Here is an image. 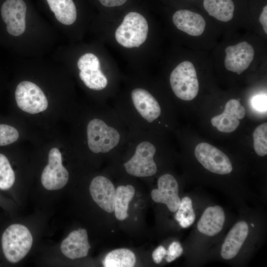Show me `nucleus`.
Listing matches in <instances>:
<instances>
[{
    "instance_id": "obj_4",
    "label": "nucleus",
    "mask_w": 267,
    "mask_h": 267,
    "mask_svg": "<svg viewBox=\"0 0 267 267\" xmlns=\"http://www.w3.org/2000/svg\"><path fill=\"white\" fill-rule=\"evenodd\" d=\"M170 83L174 94L182 100H192L198 94L197 73L190 61H184L177 66L171 73Z\"/></svg>"
},
{
    "instance_id": "obj_13",
    "label": "nucleus",
    "mask_w": 267,
    "mask_h": 267,
    "mask_svg": "<svg viewBox=\"0 0 267 267\" xmlns=\"http://www.w3.org/2000/svg\"><path fill=\"white\" fill-rule=\"evenodd\" d=\"M245 109L240 101L232 99L226 102L224 110L221 114L211 119V124L220 132L231 133L237 129L240 124L239 120L245 117Z\"/></svg>"
},
{
    "instance_id": "obj_17",
    "label": "nucleus",
    "mask_w": 267,
    "mask_h": 267,
    "mask_svg": "<svg viewBox=\"0 0 267 267\" xmlns=\"http://www.w3.org/2000/svg\"><path fill=\"white\" fill-rule=\"evenodd\" d=\"M249 232L248 226L244 221L237 222L226 235L222 245L221 254L225 260H230L238 253Z\"/></svg>"
},
{
    "instance_id": "obj_30",
    "label": "nucleus",
    "mask_w": 267,
    "mask_h": 267,
    "mask_svg": "<svg viewBox=\"0 0 267 267\" xmlns=\"http://www.w3.org/2000/svg\"><path fill=\"white\" fill-rule=\"evenodd\" d=\"M100 4L106 8H115L123 6L129 0H97Z\"/></svg>"
},
{
    "instance_id": "obj_28",
    "label": "nucleus",
    "mask_w": 267,
    "mask_h": 267,
    "mask_svg": "<svg viewBox=\"0 0 267 267\" xmlns=\"http://www.w3.org/2000/svg\"><path fill=\"white\" fill-rule=\"evenodd\" d=\"M182 253L183 249L181 244L178 242L174 241L169 246L165 259L167 262H172L180 256Z\"/></svg>"
},
{
    "instance_id": "obj_8",
    "label": "nucleus",
    "mask_w": 267,
    "mask_h": 267,
    "mask_svg": "<svg viewBox=\"0 0 267 267\" xmlns=\"http://www.w3.org/2000/svg\"><path fill=\"white\" fill-rule=\"evenodd\" d=\"M68 179L69 173L62 164L61 153L58 148H52L48 154V164L42 174L43 185L47 190H58L65 186Z\"/></svg>"
},
{
    "instance_id": "obj_26",
    "label": "nucleus",
    "mask_w": 267,
    "mask_h": 267,
    "mask_svg": "<svg viewBox=\"0 0 267 267\" xmlns=\"http://www.w3.org/2000/svg\"><path fill=\"white\" fill-rule=\"evenodd\" d=\"M254 148L260 156L267 154V123H265L256 128L253 133Z\"/></svg>"
},
{
    "instance_id": "obj_7",
    "label": "nucleus",
    "mask_w": 267,
    "mask_h": 267,
    "mask_svg": "<svg viewBox=\"0 0 267 267\" xmlns=\"http://www.w3.org/2000/svg\"><path fill=\"white\" fill-rule=\"evenodd\" d=\"M195 156L207 170L215 174L226 175L232 170V165L226 155L216 147L206 142L195 147Z\"/></svg>"
},
{
    "instance_id": "obj_2",
    "label": "nucleus",
    "mask_w": 267,
    "mask_h": 267,
    "mask_svg": "<svg viewBox=\"0 0 267 267\" xmlns=\"http://www.w3.org/2000/svg\"><path fill=\"white\" fill-rule=\"evenodd\" d=\"M148 25L145 18L136 11H130L124 17L115 33V39L126 48L139 47L146 40Z\"/></svg>"
},
{
    "instance_id": "obj_21",
    "label": "nucleus",
    "mask_w": 267,
    "mask_h": 267,
    "mask_svg": "<svg viewBox=\"0 0 267 267\" xmlns=\"http://www.w3.org/2000/svg\"><path fill=\"white\" fill-rule=\"evenodd\" d=\"M203 6L210 16L220 21L227 22L233 16L234 4L232 0H204Z\"/></svg>"
},
{
    "instance_id": "obj_32",
    "label": "nucleus",
    "mask_w": 267,
    "mask_h": 267,
    "mask_svg": "<svg viewBox=\"0 0 267 267\" xmlns=\"http://www.w3.org/2000/svg\"><path fill=\"white\" fill-rule=\"evenodd\" d=\"M259 21L262 24L265 32L267 33V6L264 7L260 16Z\"/></svg>"
},
{
    "instance_id": "obj_6",
    "label": "nucleus",
    "mask_w": 267,
    "mask_h": 267,
    "mask_svg": "<svg viewBox=\"0 0 267 267\" xmlns=\"http://www.w3.org/2000/svg\"><path fill=\"white\" fill-rule=\"evenodd\" d=\"M15 100L18 107L30 114L45 110L48 106L46 96L41 88L29 81H22L16 87Z\"/></svg>"
},
{
    "instance_id": "obj_10",
    "label": "nucleus",
    "mask_w": 267,
    "mask_h": 267,
    "mask_svg": "<svg viewBox=\"0 0 267 267\" xmlns=\"http://www.w3.org/2000/svg\"><path fill=\"white\" fill-rule=\"evenodd\" d=\"M77 66L80 70L79 77L88 88L95 90L106 88L108 81L100 69V61L95 55L85 53L79 59Z\"/></svg>"
},
{
    "instance_id": "obj_25",
    "label": "nucleus",
    "mask_w": 267,
    "mask_h": 267,
    "mask_svg": "<svg viewBox=\"0 0 267 267\" xmlns=\"http://www.w3.org/2000/svg\"><path fill=\"white\" fill-rule=\"evenodd\" d=\"M15 181V174L8 160L0 153V188L7 190L11 187Z\"/></svg>"
},
{
    "instance_id": "obj_9",
    "label": "nucleus",
    "mask_w": 267,
    "mask_h": 267,
    "mask_svg": "<svg viewBox=\"0 0 267 267\" xmlns=\"http://www.w3.org/2000/svg\"><path fill=\"white\" fill-rule=\"evenodd\" d=\"M26 9V4L23 0H5L2 3L1 18L9 35L18 37L24 32Z\"/></svg>"
},
{
    "instance_id": "obj_19",
    "label": "nucleus",
    "mask_w": 267,
    "mask_h": 267,
    "mask_svg": "<svg viewBox=\"0 0 267 267\" xmlns=\"http://www.w3.org/2000/svg\"><path fill=\"white\" fill-rule=\"evenodd\" d=\"M224 221V212L221 207H209L204 211L197 227L200 233L213 236L222 230Z\"/></svg>"
},
{
    "instance_id": "obj_33",
    "label": "nucleus",
    "mask_w": 267,
    "mask_h": 267,
    "mask_svg": "<svg viewBox=\"0 0 267 267\" xmlns=\"http://www.w3.org/2000/svg\"><path fill=\"white\" fill-rule=\"evenodd\" d=\"M251 225H252V226H254V224H252Z\"/></svg>"
},
{
    "instance_id": "obj_18",
    "label": "nucleus",
    "mask_w": 267,
    "mask_h": 267,
    "mask_svg": "<svg viewBox=\"0 0 267 267\" xmlns=\"http://www.w3.org/2000/svg\"><path fill=\"white\" fill-rule=\"evenodd\" d=\"M173 21L178 29L193 36L201 35L206 26V22L201 15L187 9L175 12Z\"/></svg>"
},
{
    "instance_id": "obj_1",
    "label": "nucleus",
    "mask_w": 267,
    "mask_h": 267,
    "mask_svg": "<svg viewBox=\"0 0 267 267\" xmlns=\"http://www.w3.org/2000/svg\"><path fill=\"white\" fill-rule=\"evenodd\" d=\"M33 237L24 225L13 224L3 232L1 245L5 258L11 263H16L23 259L29 252Z\"/></svg>"
},
{
    "instance_id": "obj_29",
    "label": "nucleus",
    "mask_w": 267,
    "mask_h": 267,
    "mask_svg": "<svg viewBox=\"0 0 267 267\" xmlns=\"http://www.w3.org/2000/svg\"><path fill=\"white\" fill-rule=\"evenodd\" d=\"M252 103L256 110L260 111L267 110V95H258L253 98Z\"/></svg>"
},
{
    "instance_id": "obj_11",
    "label": "nucleus",
    "mask_w": 267,
    "mask_h": 267,
    "mask_svg": "<svg viewBox=\"0 0 267 267\" xmlns=\"http://www.w3.org/2000/svg\"><path fill=\"white\" fill-rule=\"evenodd\" d=\"M158 188L151 191V197L157 203L166 205L172 212L178 210L180 199L178 196V186L176 179L172 175L166 174L158 180Z\"/></svg>"
},
{
    "instance_id": "obj_31",
    "label": "nucleus",
    "mask_w": 267,
    "mask_h": 267,
    "mask_svg": "<svg viewBox=\"0 0 267 267\" xmlns=\"http://www.w3.org/2000/svg\"><path fill=\"white\" fill-rule=\"evenodd\" d=\"M167 250L163 246H159L152 253V259L156 264H159L166 255Z\"/></svg>"
},
{
    "instance_id": "obj_20",
    "label": "nucleus",
    "mask_w": 267,
    "mask_h": 267,
    "mask_svg": "<svg viewBox=\"0 0 267 267\" xmlns=\"http://www.w3.org/2000/svg\"><path fill=\"white\" fill-rule=\"evenodd\" d=\"M54 13L55 18L61 23L70 25L77 19L76 6L73 0H46Z\"/></svg>"
},
{
    "instance_id": "obj_14",
    "label": "nucleus",
    "mask_w": 267,
    "mask_h": 267,
    "mask_svg": "<svg viewBox=\"0 0 267 267\" xmlns=\"http://www.w3.org/2000/svg\"><path fill=\"white\" fill-rule=\"evenodd\" d=\"M131 95L134 108L144 121L151 123L160 116L161 108L158 101L147 90L136 88Z\"/></svg>"
},
{
    "instance_id": "obj_27",
    "label": "nucleus",
    "mask_w": 267,
    "mask_h": 267,
    "mask_svg": "<svg viewBox=\"0 0 267 267\" xmlns=\"http://www.w3.org/2000/svg\"><path fill=\"white\" fill-rule=\"evenodd\" d=\"M18 137V132L15 128L5 124H0V146L10 144L16 141Z\"/></svg>"
},
{
    "instance_id": "obj_23",
    "label": "nucleus",
    "mask_w": 267,
    "mask_h": 267,
    "mask_svg": "<svg viewBox=\"0 0 267 267\" xmlns=\"http://www.w3.org/2000/svg\"><path fill=\"white\" fill-rule=\"evenodd\" d=\"M135 261V255L132 251L121 248L109 252L102 263L105 267H132Z\"/></svg>"
},
{
    "instance_id": "obj_3",
    "label": "nucleus",
    "mask_w": 267,
    "mask_h": 267,
    "mask_svg": "<svg viewBox=\"0 0 267 267\" xmlns=\"http://www.w3.org/2000/svg\"><path fill=\"white\" fill-rule=\"evenodd\" d=\"M87 132L88 146L95 153L110 151L117 146L121 139L119 132L115 128L98 118L89 122Z\"/></svg>"
},
{
    "instance_id": "obj_5",
    "label": "nucleus",
    "mask_w": 267,
    "mask_h": 267,
    "mask_svg": "<svg viewBox=\"0 0 267 267\" xmlns=\"http://www.w3.org/2000/svg\"><path fill=\"white\" fill-rule=\"evenodd\" d=\"M156 149L147 140L140 142L136 146L133 157L124 164L126 172L136 177H147L154 175L157 166L153 160Z\"/></svg>"
},
{
    "instance_id": "obj_22",
    "label": "nucleus",
    "mask_w": 267,
    "mask_h": 267,
    "mask_svg": "<svg viewBox=\"0 0 267 267\" xmlns=\"http://www.w3.org/2000/svg\"><path fill=\"white\" fill-rule=\"evenodd\" d=\"M134 188L131 185H120L116 189L114 212L118 220L123 221L128 217L129 204L134 197Z\"/></svg>"
},
{
    "instance_id": "obj_15",
    "label": "nucleus",
    "mask_w": 267,
    "mask_h": 267,
    "mask_svg": "<svg viewBox=\"0 0 267 267\" xmlns=\"http://www.w3.org/2000/svg\"><path fill=\"white\" fill-rule=\"evenodd\" d=\"M89 192L93 200L108 213L114 211L116 190L112 182L107 178L99 176L92 180Z\"/></svg>"
},
{
    "instance_id": "obj_12",
    "label": "nucleus",
    "mask_w": 267,
    "mask_h": 267,
    "mask_svg": "<svg viewBox=\"0 0 267 267\" xmlns=\"http://www.w3.org/2000/svg\"><path fill=\"white\" fill-rule=\"evenodd\" d=\"M224 65L228 71L240 74L249 66L254 56L252 46L246 42L227 46Z\"/></svg>"
},
{
    "instance_id": "obj_24",
    "label": "nucleus",
    "mask_w": 267,
    "mask_h": 267,
    "mask_svg": "<svg viewBox=\"0 0 267 267\" xmlns=\"http://www.w3.org/2000/svg\"><path fill=\"white\" fill-rule=\"evenodd\" d=\"M177 211L175 219L181 227L187 228L195 221V215L191 199L189 197L186 196L182 199Z\"/></svg>"
},
{
    "instance_id": "obj_16",
    "label": "nucleus",
    "mask_w": 267,
    "mask_h": 267,
    "mask_svg": "<svg viewBox=\"0 0 267 267\" xmlns=\"http://www.w3.org/2000/svg\"><path fill=\"white\" fill-rule=\"evenodd\" d=\"M90 248L87 231L83 228L70 233L60 246L63 254L71 260L87 256Z\"/></svg>"
}]
</instances>
